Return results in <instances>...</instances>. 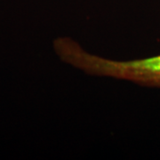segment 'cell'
Wrapping results in <instances>:
<instances>
[{"label":"cell","instance_id":"6da1fadb","mask_svg":"<svg viewBox=\"0 0 160 160\" xmlns=\"http://www.w3.org/2000/svg\"><path fill=\"white\" fill-rule=\"evenodd\" d=\"M111 74L117 80L160 89V54L128 60L115 59L111 63Z\"/></svg>","mask_w":160,"mask_h":160}]
</instances>
